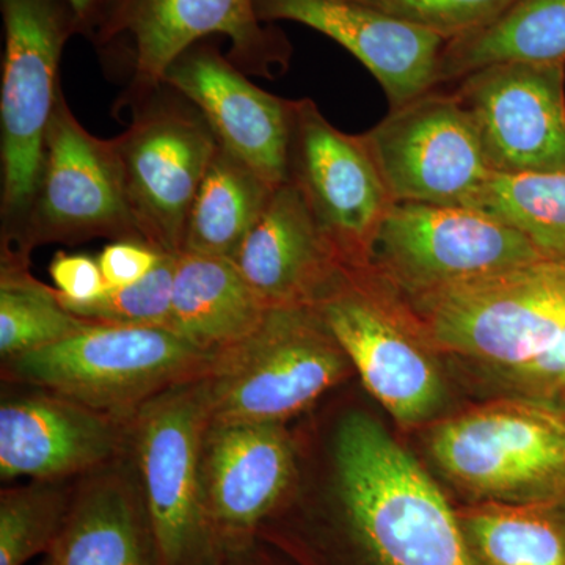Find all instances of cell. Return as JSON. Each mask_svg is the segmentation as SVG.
Instances as JSON below:
<instances>
[{
    "label": "cell",
    "mask_w": 565,
    "mask_h": 565,
    "mask_svg": "<svg viewBox=\"0 0 565 565\" xmlns=\"http://www.w3.org/2000/svg\"><path fill=\"white\" fill-rule=\"evenodd\" d=\"M330 459L338 503L375 563L478 565L445 494L373 416L345 414Z\"/></svg>",
    "instance_id": "1"
},
{
    "label": "cell",
    "mask_w": 565,
    "mask_h": 565,
    "mask_svg": "<svg viewBox=\"0 0 565 565\" xmlns=\"http://www.w3.org/2000/svg\"><path fill=\"white\" fill-rule=\"evenodd\" d=\"M214 356L167 327L93 322L58 343L2 360V377L131 423L152 397L203 377Z\"/></svg>",
    "instance_id": "2"
},
{
    "label": "cell",
    "mask_w": 565,
    "mask_h": 565,
    "mask_svg": "<svg viewBox=\"0 0 565 565\" xmlns=\"http://www.w3.org/2000/svg\"><path fill=\"white\" fill-rule=\"evenodd\" d=\"M351 367L313 305L269 308L258 329L215 353L203 375L211 422L286 423Z\"/></svg>",
    "instance_id": "3"
},
{
    "label": "cell",
    "mask_w": 565,
    "mask_h": 565,
    "mask_svg": "<svg viewBox=\"0 0 565 565\" xmlns=\"http://www.w3.org/2000/svg\"><path fill=\"white\" fill-rule=\"evenodd\" d=\"M367 392L403 426L445 407L444 371L412 308L366 267H343L313 303Z\"/></svg>",
    "instance_id": "4"
},
{
    "label": "cell",
    "mask_w": 565,
    "mask_h": 565,
    "mask_svg": "<svg viewBox=\"0 0 565 565\" xmlns=\"http://www.w3.org/2000/svg\"><path fill=\"white\" fill-rule=\"evenodd\" d=\"M438 471L479 501L565 497V407L508 396L440 419L427 434Z\"/></svg>",
    "instance_id": "5"
},
{
    "label": "cell",
    "mask_w": 565,
    "mask_h": 565,
    "mask_svg": "<svg viewBox=\"0 0 565 565\" xmlns=\"http://www.w3.org/2000/svg\"><path fill=\"white\" fill-rule=\"evenodd\" d=\"M404 300L438 351L504 373L544 355L564 332L565 259H539Z\"/></svg>",
    "instance_id": "6"
},
{
    "label": "cell",
    "mask_w": 565,
    "mask_h": 565,
    "mask_svg": "<svg viewBox=\"0 0 565 565\" xmlns=\"http://www.w3.org/2000/svg\"><path fill=\"white\" fill-rule=\"evenodd\" d=\"M98 50H125L131 84L125 106L161 87L182 52L210 35L230 41L228 61L245 74L274 77L291 57L285 33L259 20L255 0H104L90 31Z\"/></svg>",
    "instance_id": "7"
},
{
    "label": "cell",
    "mask_w": 565,
    "mask_h": 565,
    "mask_svg": "<svg viewBox=\"0 0 565 565\" xmlns=\"http://www.w3.org/2000/svg\"><path fill=\"white\" fill-rule=\"evenodd\" d=\"M6 54L0 88L2 239L20 230L31 207L44 136L57 104L63 47L79 32L66 0H0Z\"/></svg>",
    "instance_id": "8"
},
{
    "label": "cell",
    "mask_w": 565,
    "mask_h": 565,
    "mask_svg": "<svg viewBox=\"0 0 565 565\" xmlns=\"http://www.w3.org/2000/svg\"><path fill=\"white\" fill-rule=\"evenodd\" d=\"M211 423L202 377L152 397L129 423V452L159 565H196L214 535L202 484Z\"/></svg>",
    "instance_id": "9"
},
{
    "label": "cell",
    "mask_w": 565,
    "mask_h": 565,
    "mask_svg": "<svg viewBox=\"0 0 565 565\" xmlns=\"http://www.w3.org/2000/svg\"><path fill=\"white\" fill-rule=\"evenodd\" d=\"M128 107L131 125L114 140L129 207L145 243L178 255L193 200L221 141L202 110L172 85L162 84Z\"/></svg>",
    "instance_id": "10"
},
{
    "label": "cell",
    "mask_w": 565,
    "mask_h": 565,
    "mask_svg": "<svg viewBox=\"0 0 565 565\" xmlns=\"http://www.w3.org/2000/svg\"><path fill=\"white\" fill-rule=\"evenodd\" d=\"M539 259L522 233L475 207L393 203L364 267L414 299Z\"/></svg>",
    "instance_id": "11"
},
{
    "label": "cell",
    "mask_w": 565,
    "mask_h": 565,
    "mask_svg": "<svg viewBox=\"0 0 565 565\" xmlns=\"http://www.w3.org/2000/svg\"><path fill=\"white\" fill-rule=\"evenodd\" d=\"M96 237L147 244L129 207L115 140L88 132L61 92L44 136L31 207L20 230L2 239V248L31 256L39 245Z\"/></svg>",
    "instance_id": "12"
},
{
    "label": "cell",
    "mask_w": 565,
    "mask_h": 565,
    "mask_svg": "<svg viewBox=\"0 0 565 565\" xmlns=\"http://www.w3.org/2000/svg\"><path fill=\"white\" fill-rule=\"evenodd\" d=\"M360 137L393 203L468 206L492 174L473 118L452 92L424 93Z\"/></svg>",
    "instance_id": "13"
},
{
    "label": "cell",
    "mask_w": 565,
    "mask_h": 565,
    "mask_svg": "<svg viewBox=\"0 0 565 565\" xmlns=\"http://www.w3.org/2000/svg\"><path fill=\"white\" fill-rule=\"evenodd\" d=\"M288 181L343 266H366L392 196L362 137L334 128L308 98L292 102Z\"/></svg>",
    "instance_id": "14"
},
{
    "label": "cell",
    "mask_w": 565,
    "mask_h": 565,
    "mask_svg": "<svg viewBox=\"0 0 565 565\" xmlns=\"http://www.w3.org/2000/svg\"><path fill=\"white\" fill-rule=\"evenodd\" d=\"M455 84L492 173L565 172V63H494Z\"/></svg>",
    "instance_id": "15"
},
{
    "label": "cell",
    "mask_w": 565,
    "mask_h": 565,
    "mask_svg": "<svg viewBox=\"0 0 565 565\" xmlns=\"http://www.w3.org/2000/svg\"><path fill=\"white\" fill-rule=\"evenodd\" d=\"M33 390L2 397V481H63L99 470L129 452V423L61 394Z\"/></svg>",
    "instance_id": "16"
},
{
    "label": "cell",
    "mask_w": 565,
    "mask_h": 565,
    "mask_svg": "<svg viewBox=\"0 0 565 565\" xmlns=\"http://www.w3.org/2000/svg\"><path fill=\"white\" fill-rule=\"evenodd\" d=\"M172 85L195 104L222 147L273 185L288 181L292 102L256 87L211 44H193L167 70Z\"/></svg>",
    "instance_id": "17"
},
{
    "label": "cell",
    "mask_w": 565,
    "mask_h": 565,
    "mask_svg": "<svg viewBox=\"0 0 565 565\" xmlns=\"http://www.w3.org/2000/svg\"><path fill=\"white\" fill-rule=\"evenodd\" d=\"M263 22L294 21L340 43L373 73L390 110L437 88L446 41L353 0H255Z\"/></svg>",
    "instance_id": "18"
},
{
    "label": "cell",
    "mask_w": 565,
    "mask_h": 565,
    "mask_svg": "<svg viewBox=\"0 0 565 565\" xmlns=\"http://www.w3.org/2000/svg\"><path fill=\"white\" fill-rule=\"evenodd\" d=\"M299 475L285 423L211 422L202 449L204 505L214 533H247L281 503Z\"/></svg>",
    "instance_id": "19"
},
{
    "label": "cell",
    "mask_w": 565,
    "mask_h": 565,
    "mask_svg": "<svg viewBox=\"0 0 565 565\" xmlns=\"http://www.w3.org/2000/svg\"><path fill=\"white\" fill-rule=\"evenodd\" d=\"M230 259L269 308L313 305L344 267L289 181L274 189Z\"/></svg>",
    "instance_id": "20"
},
{
    "label": "cell",
    "mask_w": 565,
    "mask_h": 565,
    "mask_svg": "<svg viewBox=\"0 0 565 565\" xmlns=\"http://www.w3.org/2000/svg\"><path fill=\"white\" fill-rule=\"evenodd\" d=\"M50 553L52 565L159 564L134 467L117 460L85 475Z\"/></svg>",
    "instance_id": "21"
},
{
    "label": "cell",
    "mask_w": 565,
    "mask_h": 565,
    "mask_svg": "<svg viewBox=\"0 0 565 565\" xmlns=\"http://www.w3.org/2000/svg\"><path fill=\"white\" fill-rule=\"evenodd\" d=\"M267 310L232 259L178 253L167 326L173 332L217 353L255 332Z\"/></svg>",
    "instance_id": "22"
},
{
    "label": "cell",
    "mask_w": 565,
    "mask_h": 565,
    "mask_svg": "<svg viewBox=\"0 0 565 565\" xmlns=\"http://www.w3.org/2000/svg\"><path fill=\"white\" fill-rule=\"evenodd\" d=\"M503 62L565 63V0H515L486 28L446 41L437 88Z\"/></svg>",
    "instance_id": "23"
},
{
    "label": "cell",
    "mask_w": 565,
    "mask_h": 565,
    "mask_svg": "<svg viewBox=\"0 0 565 565\" xmlns=\"http://www.w3.org/2000/svg\"><path fill=\"white\" fill-rule=\"evenodd\" d=\"M478 565H565V497L457 512Z\"/></svg>",
    "instance_id": "24"
},
{
    "label": "cell",
    "mask_w": 565,
    "mask_h": 565,
    "mask_svg": "<svg viewBox=\"0 0 565 565\" xmlns=\"http://www.w3.org/2000/svg\"><path fill=\"white\" fill-rule=\"evenodd\" d=\"M275 188L218 143L189 212L182 252L232 258Z\"/></svg>",
    "instance_id": "25"
},
{
    "label": "cell",
    "mask_w": 565,
    "mask_h": 565,
    "mask_svg": "<svg viewBox=\"0 0 565 565\" xmlns=\"http://www.w3.org/2000/svg\"><path fill=\"white\" fill-rule=\"evenodd\" d=\"M92 321L71 313L57 289L36 280L31 256L2 248L0 266V355L39 351L81 332Z\"/></svg>",
    "instance_id": "26"
},
{
    "label": "cell",
    "mask_w": 565,
    "mask_h": 565,
    "mask_svg": "<svg viewBox=\"0 0 565 565\" xmlns=\"http://www.w3.org/2000/svg\"><path fill=\"white\" fill-rule=\"evenodd\" d=\"M467 207L530 241L546 259H565V172L492 173Z\"/></svg>",
    "instance_id": "27"
},
{
    "label": "cell",
    "mask_w": 565,
    "mask_h": 565,
    "mask_svg": "<svg viewBox=\"0 0 565 565\" xmlns=\"http://www.w3.org/2000/svg\"><path fill=\"white\" fill-rule=\"evenodd\" d=\"M62 481H35L0 494V565H24L51 552L68 515L73 494Z\"/></svg>",
    "instance_id": "28"
},
{
    "label": "cell",
    "mask_w": 565,
    "mask_h": 565,
    "mask_svg": "<svg viewBox=\"0 0 565 565\" xmlns=\"http://www.w3.org/2000/svg\"><path fill=\"white\" fill-rule=\"evenodd\" d=\"M174 269L177 255H163L161 263L139 282L125 288L107 289L88 302L71 303L62 299L61 302L71 313L92 322L167 327L172 310Z\"/></svg>",
    "instance_id": "29"
},
{
    "label": "cell",
    "mask_w": 565,
    "mask_h": 565,
    "mask_svg": "<svg viewBox=\"0 0 565 565\" xmlns=\"http://www.w3.org/2000/svg\"><path fill=\"white\" fill-rule=\"evenodd\" d=\"M445 41L460 39L500 18L515 0H353Z\"/></svg>",
    "instance_id": "30"
},
{
    "label": "cell",
    "mask_w": 565,
    "mask_h": 565,
    "mask_svg": "<svg viewBox=\"0 0 565 565\" xmlns=\"http://www.w3.org/2000/svg\"><path fill=\"white\" fill-rule=\"evenodd\" d=\"M497 374L511 392L509 396L533 397L565 407V329L553 348L534 362Z\"/></svg>",
    "instance_id": "31"
},
{
    "label": "cell",
    "mask_w": 565,
    "mask_h": 565,
    "mask_svg": "<svg viewBox=\"0 0 565 565\" xmlns=\"http://www.w3.org/2000/svg\"><path fill=\"white\" fill-rule=\"evenodd\" d=\"M50 275L63 302L84 303L107 291L98 258L88 255L57 253L52 258Z\"/></svg>",
    "instance_id": "32"
},
{
    "label": "cell",
    "mask_w": 565,
    "mask_h": 565,
    "mask_svg": "<svg viewBox=\"0 0 565 565\" xmlns=\"http://www.w3.org/2000/svg\"><path fill=\"white\" fill-rule=\"evenodd\" d=\"M163 255L143 243L114 241L99 253L98 263L107 288L117 289L143 280Z\"/></svg>",
    "instance_id": "33"
},
{
    "label": "cell",
    "mask_w": 565,
    "mask_h": 565,
    "mask_svg": "<svg viewBox=\"0 0 565 565\" xmlns=\"http://www.w3.org/2000/svg\"><path fill=\"white\" fill-rule=\"evenodd\" d=\"M66 2L74 11V17L79 24V32L88 33L102 10L104 0H66Z\"/></svg>",
    "instance_id": "34"
},
{
    "label": "cell",
    "mask_w": 565,
    "mask_h": 565,
    "mask_svg": "<svg viewBox=\"0 0 565 565\" xmlns=\"http://www.w3.org/2000/svg\"><path fill=\"white\" fill-rule=\"evenodd\" d=\"M44 565H52L51 559H50V561H47V563H46V564H44Z\"/></svg>",
    "instance_id": "35"
}]
</instances>
